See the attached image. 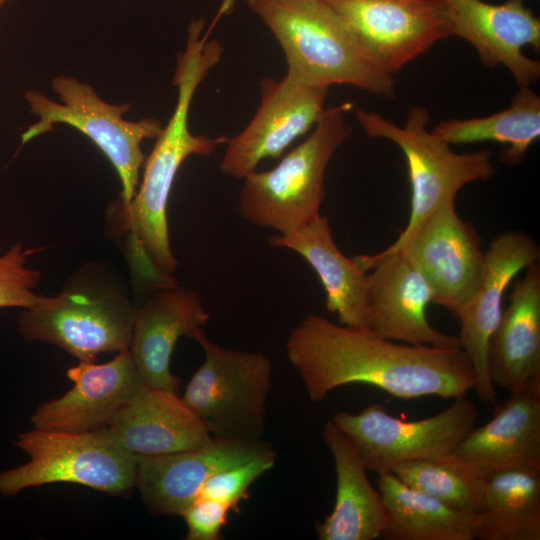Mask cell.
I'll return each mask as SVG.
<instances>
[{"label": "cell", "mask_w": 540, "mask_h": 540, "mask_svg": "<svg viewBox=\"0 0 540 540\" xmlns=\"http://www.w3.org/2000/svg\"><path fill=\"white\" fill-rule=\"evenodd\" d=\"M286 354L312 402L349 384L377 387L394 397L455 399L475 388L473 366L461 348L395 343L371 328L306 315L287 337Z\"/></svg>", "instance_id": "obj_1"}, {"label": "cell", "mask_w": 540, "mask_h": 540, "mask_svg": "<svg viewBox=\"0 0 540 540\" xmlns=\"http://www.w3.org/2000/svg\"><path fill=\"white\" fill-rule=\"evenodd\" d=\"M204 21L192 20L183 52L177 56L173 84L178 88L176 106L166 126L156 137L145 159L142 180L129 204L116 200L109 208L116 229L129 234L153 272L163 283L175 282L177 260L171 249L167 204L174 179L191 155L210 156L225 145V136L195 135L188 126L194 94L208 72L220 61L222 45L203 34Z\"/></svg>", "instance_id": "obj_2"}, {"label": "cell", "mask_w": 540, "mask_h": 540, "mask_svg": "<svg viewBox=\"0 0 540 540\" xmlns=\"http://www.w3.org/2000/svg\"><path fill=\"white\" fill-rule=\"evenodd\" d=\"M279 42L286 75L311 86L350 85L388 99L394 76L386 72L323 0H247Z\"/></svg>", "instance_id": "obj_3"}, {"label": "cell", "mask_w": 540, "mask_h": 540, "mask_svg": "<svg viewBox=\"0 0 540 540\" xmlns=\"http://www.w3.org/2000/svg\"><path fill=\"white\" fill-rule=\"evenodd\" d=\"M352 107L346 102L326 108L311 134L275 167L247 175L239 193L241 217L278 234L318 217L328 163L353 131L346 118Z\"/></svg>", "instance_id": "obj_4"}, {"label": "cell", "mask_w": 540, "mask_h": 540, "mask_svg": "<svg viewBox=\"0 0 540 540\" xmlns=\"http://www.w3.org/2000/svg\"><path fill=\"white\" fill-rule=\"evenodd\" d=\"M356 119L366 134L395 143L404 153L411 185V211L406 227L380 255L404 248L421 225L441 206L455 202L466 184L490 179L495 168L492 152L481 149L459 154L428 130L430 114L412 106L403 126L374 111L356 109Z\"/></svg>", "instance_id": "obj_5"}, {"label": "cell", "mask_w": 540, "mask_h": 540, "mask_svg": "<svg viewBox=\"0 0 540 540\" xmlns=\"http://www.w3.org/2000/svg\"><path fill=\"white\" fill-rule=\"evenodd\" d=\"M51 87L59 101L39 90L25 92L30 112L39 120L22 133V144L53 131L56 124L75 128L109 159L122 184L119 201L129 204L136 194L140 169L146 159L142 143L145 139L156 138L163 129L162 123L152 117L126 120L123 115L130 109L129 104L107 103L91 85L74 76L57 75L52 79Z\"/></svg>", "instance_id": "obj_6"}, {"label": "cell", "mask_w": 540, "mask_h": 540, "mask_svg": "<svg viewBox=\"0 0 540 540\" xmlns=\"http://www.w3.org/2000/svg\"><path fill=\"white\" fill-rule=\"evenodd\" d=\"M204 353L183 401L212 438L262 440L273 366L264 354L219 346L204 330L193 337Z\"/></svg>", "instance_id": "obj_7"}, {"label": "cell", "mask_w": 540, "mask_h": 540, "mask_svg": "<svg viewBox=\"0 0 540 540\" xmlns=\"http://www.w3.org/2000/svg\"><path fill=\"white\" fill-rule=\"evenodd\" d=\"M14 445L30 460L0 472V494L4 497L57 482L76 483L111 495L136 487L135 455L104 427L84 432L35 428L20 433Z\"/></svg>", "instance_id": "obj_8"}, {"label": "cell", "mask_w": 540, "mask_h": 540, "mask_svg": "<svg viewBox=\"0 0 540 540\" xmlns=\"http://www.w3.org/2000/svg\"><path fill=\"white\" fill-rule=\"evenodd\" d=\"M136 310L115 289L75 282L21 312L19 331L30 342L50 343L79 361L94 362L101 353L129 350Z\"/></svg>", "instance_id": "obj_9"}, {"label": "cell", "mask_w": 540, "mask_h": 540, "mask_svg": "<svg viewBox=\"0 0 540 540\" xmlns=\"http://www.w3.org/2000/svg\"><path fill=\"white\" fill-rule=\"evenodd\" d=\"M477 408L457 397L440 413L416 421L389 414L371 404L359 413L338 411L331 421L351 443L367 471L382 474L402 462L450 457L475 427Z\"/></svg>", "instance_id": "obj_10"}, {"label": "cell", "mask_w": 540, "mask_h": 540, "mask_svg": "<svg viewBox=\"0 0 540 540\" xmlns=\"http://www.w3.org/2000/svg\"><path fill=\"white\" fill-rule=\"evenodd\" d=\"M329 88L304 84L288 75L260 82V104L237 135L227 138L220 170L244 179L266 158L280 157L290 144L312 129L325 111Z\"/></svg>", "instance_id": "obj_11"}, {"label": "cell", "mask_w": 540, "mask_h": 540, "mask_svg": "<svg viewBox=\"0 0 540 540\" xmlns=\"http://www.w3.org/2000/svg\"><path fill=\"white\" fill-rule=\"evenodd\" d=\"M393 75L451 36L443 0H323Z\"/></svg>", "instance_id": "obj_12"}, {"label": "cell", "mask_w": 540, "mask_h": 540, "mask_svg": "<svg viewBox=\"0 0 540 540\" xmlns=\"http://www.w3.org/2000/svg\"><path fill=\"white\" fill-rule=\"evenodd\" d=\"M402 252L433 291V303L459 317L477 291L485 253L474 226L459 217L455 202L435 211Z\"/></svg>", "instance_id": "obj_13"}, {"label": "cell", "mask_w": 540, "mask_h": 540, "mask_svg": "<svg viewBox=\"0 0 540 540\" xmlns=\"http://www.w3.org/2000/svg\"><path fill=\"white\" fill-rule=\"evenodd\" d=\"M368 278L369 326L384 338L412 345L460 348L458 337L443 334L428 322L433 291L402 252L356 255Z\"/></svg>", "instance_id": "obj_14"}, {"label": "cell", "mask_w": 540, "mask_h": 540, "mask_svg": "<svg viewBox=\"0 0 540 540\" xmlns=\"http://www.w3.org/2000/svg\"><path fill=\"white\" fill-rule=\"evenodd\" d=\"M451 36L469 42L488 68L503 65L518 87L540 78V62L523 47L540 48V20L523 0L492 4L483 0H443Z\"/></svg>", "instance_id": "obj_15"}, {"label": "cell", "mask_w": 540, "mask_h": 540, "mask_svg": "<svg viewBox=\"0 0 540 540\" xmlns=\"http://www.w3.org/2000/svg\"><path fill=\"white\" fill-rule=\"evenodd\" d=\"M539 257V245L523 231L509 230L495 237L485 253L480 285L458 317L460 348L473 366L476 394L486 404L496 401L488 370L487 347L503 311L504 293L514 277L536 263Z\"/></svg>", "instance_id": "obj_16"}, {"label": "cell", "mask_w": 540, "mask_h": 540, "mask_svg": "<svg viewBox=\"0 0 540 540\" xmlns=\"http://www.w3.org/2000/svg\"><path fill=\"white\" fill-rule=\"evenodd\" d=\"M273 448L262 440L216 439L198 449L135 455L136 487L145 506L158 515H181L215 473Z\"/></svg>", "instance_id": "obj_17"}, {"label": "cell", "mask_w": 540, "mask_h": 540, "mask_svg": "<svg viewBox=\"0 0 540 540\" xmlns=\"http://www.w3.org/2000/svg\"><path fill=\"white\" fill-rule=\"evenodd\" d=\"M510 394L452 454L469 473L484 480L511 467L540 469V377Z\"/></svg>", "instance_id": "obj_18"}, {"label": "cell", "mask_w": 540, "mask_h": 540, "mask_svg": "<svg viewBox=\"0 0 540 540\" xmlns=\"http://www.w3.org/2000/svg\"><path fill=\"white\" fill-rule=\"evenodd\" d=\"M67 376L74 386L36 409L31 417L35 428L84 432L105 427L143 385L129 350L104 364L79 361Z\"/></svg>", "instance_id": "obj_19"}, {"label": "cell", "mask_w": 540, "mask_h": 540, "mask_svg": "<svg viewBox=\"0 0 540 540\" xmlns=\"http://www.w3.org/2000/svg\"><path fill=\"white\" fill-rule=\"evenodd\" d=\"M209 318L199 294L191 289L160 284L150 294L136 310L129 347L144 385L177 393L180 381L170 370L175 344L182 336L193 338Z\"/></svg>", "instance_id": "obj_20"}, {"label": "cell", "mask_w": 540, "mask_h": 540, "mask_svg": "<svg viewBox=\"0 0 540 540\" xmlns=\"http://www.w3.org/2000/svg\"><path fill=\"white\" fill-rule=\"evenodd\" d=\"M104 428L134 455L188 451L213 440L176 392L144 384Z\"/></svg>", "instance_id": "obj_21"}, {"label": "cell", "mask_w": 540, "mask_h": 540, "mask_svg": "<svg viewBox=\"0 0 540 540\" xmlns=\"http://www.w3.org/2000/svg\"><path fill=\"white\" fill-rule=\"evenodd\" d=\"M491 334L487 362L493 384L510 393L540 377V266L526 268Z\"/></svg>", "instance_id": "obj_22"}, {"label": "cell", "mask_w": 540, "mask_h": 540, "mask_svg": "<svg viewBox=\"0 0 540 540\" xmlns=\"http://www.w3.org/2000/svg\"><path fill=\"white\" fill-rule=\"evenodd\" d=\"M268 243L307 261L323 285L327 310L337 315L339 324L370 328L367 274L354 257L340 251L327 217L319 215L296 230L271 235Z\"/></svg>", "instance_id": "obj_23"}, {"label": "cell", "mask_w": 540, "mask_h": 540, "mask_svg": "<svg viewBox=\"0 0 540 540\" xmlns=\"http://www.w3.org/2000/svg\"><path fill=\"white\" fill-rule=\"evenodd\" d=\"M336 472V499L332 512L316 525L320 540H374L382 536L388 513L367 469L345 435L328 421L322 432Z\"/></svg>", "instance_id": "obj_24"}, {"label": "cell", "mask_w": 540, "mask_h": 540, "mask_svg": "<svg viewBox=\"0 0 540 540\" xmlns=\"http://www.w3.org/2000/svg\"><path fill=\"white\" fill-rule=\"evenodd\" d=\"M378 491L388 513L382 536L392 540H473L477 514L455 510L400 481L379 474Z\"/></svg>", "instance_id": "obj_25"}, {"label": "cell", "mask_w": 540, "mask_h": 540, "mask_svg": "<svg viewBox=\"0 0 540 540\" xmlns=\"http://www.w3.org/2000/svg\"><path fill=\"white\" fill-rule=\"evenodd\" d=\"M477 519L478 539L539 540L540 469L511 467L490 475Z\"/></svg>", "instance_id": "obj_26"}, {"label": "cell", "mask_w": 540, "mask_h": 540, "mask_svg": "<svg viewBox=\"0 0 540 540\" xmlns=\"http://www.w3.org/2000/svg\"><path fill=\"white\" fill-rule=\"evenodd\" d=\"M431 132L449 145L498 142L505 146L501 161L516 165L540 137V97L530 86L518 87L507 108L484 117L440 121Z\"/></svg>", "instance_id": "obj_27"}, {"label": "cell", "mask_w": 540, "mask_h": 540, "mask_svg": "<svg viewBox=\"0 0 540 540\" xmlns=\"http://www.w3.org/2000/svg\"><path fill=\"white\" fill-rule=\"evenodd\" d=\"M407 486L467 513L484 511L485 480L469 473L451 455L441 460H412L391 471Z\"/></svg>", "instance_id": "obj_28"}, {"label": "cell", "mask_w": 540, "mask_h": 540, "mask_svg": "<svg viewBox=\"0 0 540 540\" xmlns=\"http://www.w3.org/2000/svg\"><path fill=\"white\" fill-rule=\"evenodd\" d=\"M276 457L277 454L272 449L249 461L215 473L204 483L197 497L224 502L230 505L234 512H239V504L248 498L251 484L272 469Z\"/></svg>", "instance_id": "obj_29"}, {"label": "cell", "mask_w": 540, "mask_h": 540, "mask_svg": "<svg viewBox=\"0 0 540 540\" xmlns=\"http://www.w3.org/2000/svg\"><path fill=\"white\" fill-rule=\"evenodd\" d=\"M35 250H24L21 243L14 244L0 255V308H33L42 296L32 289L39 283V271L25 267L27 256Z\"/></svg>", "instance_id": "obj_30"}, {"label": "cell", "mask_w": 540, "mask_h": 540, "mask_svg": "<svg viewBox=\"0 0 540 540\" xmlns=\"http://www.w3.org/2000/svg\"><path fill=\"white\" fill-rule=\"evenodd\" d=\"M233 509L210 498L197 497L183 512L188 540H218Z\"/></svg>", "instance_id": "obj_31"}, {"label": "cell", "mask_w": 540, "mask_h": 540, "mask_svg": "<svg viewBox=\"0 0 540 540\" xmlns=\"http://www.w3.org/2000/svg\"><path fill=\"white\" fill-rule=\"evenodd\" d=\"M235 3V0H223L221 3V7L218 11V15L216 16V20L223 14L229 13L231 11V8L233 7Z\"/></svg>", "instance_id": "obj_32"}, {"label": "cell", "mask_w": 540, "mask_h": 540, "mask_svg": "<svg viewBox=\"0 0 540 540\" xmlns=\"http://www.w3.org/2000/svg\"><path fill=\"white\" fill-rule=\"evenodd\" d=\"M13 0H0V8L3 7L6 3L11 2Z\"/></svg>", "instance_id": "obj_33"}]
</instances>
